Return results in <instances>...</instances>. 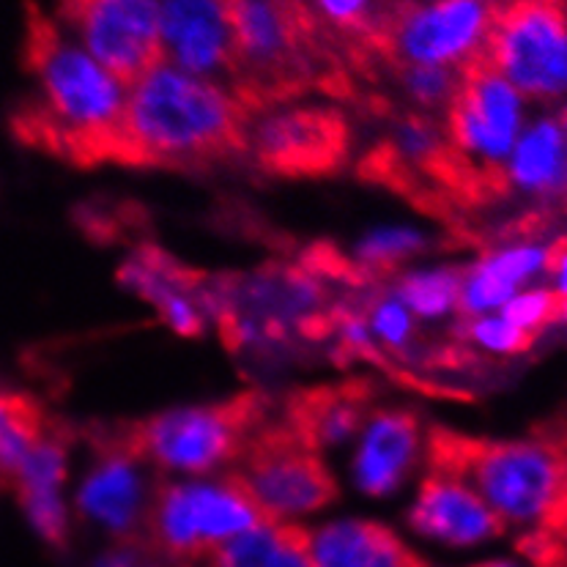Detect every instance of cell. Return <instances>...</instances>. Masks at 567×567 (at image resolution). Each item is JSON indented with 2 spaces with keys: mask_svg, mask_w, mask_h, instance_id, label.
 <instances>
[{
  "mask_svg": "<svg viewBox=\"0 0 567 567\" xmlns=\"http://www.w3.org/2000/svg\"><path fill=\"white\" fill-rule=\"evenodd\" d=\"M256 115L228 89L159 63L130 89L121 165L206 171L250 154Z\"/></svg>",
  "mask_w": 567,
  "mask_h": 567,
  "instance_id": "6da1fadb",
  "label": "cell"
},
{
  "mask_svg": "<svg viewBox=\"0 0 567 567\" xmlns=\"http://www.w3.org/2000/svg\"><path fill=\"white\" fill-rule=\"evenodd\" d=\"M25 58L42 91V102L17 121L25 141L80 167L121 165L126 96L118 80L66 42L37 6H28Z\"/></svg>",
  "mask_w": 567,
  "mask_h": 567,
  "instance_id": "7a4b0ae2",
  "label": "cell"
},
{
  "mask_svg": "<svg viewBox=\"0 0 567 567\" xmlns=\"http://www.w3.org/2000/svg\"><path fill=\"white\" fill-rule=\"evenodd\" d=\"M427 466L468 485L505 529H557L565 516L567 450L548 436L499 442L433 427Z\"/></svg>",
  "mask_w": 567,
  "mask_h": 567,
  "instance_id": "3957f363",
  "label": "cell"
},
{
  "mask_svg": "<svg viewBox=\"0 0 567 567\" xmlns=\"http://www.w3.org/2000/svg\"><path fill=\"white\" fill-rule=\"evenodd\" d=\"M271 398L264 390H241L212 406L176 409L115 427L110 436L135 461L148 458L171 472H214L245 453L266 425Z\"/></svg>",
  "mask_w": 567,
  "mask_h": 567,
  "instance_id": "277c9868",
  "label": "cell"
},
{
  "mask_svg": "<svg viewBox=\"0 0 567 567\" xmlns=\"http://www.w3.org/2000/svg\"><path fill=\"white\" fill-rule=\"evenodd\" d=\"M239 458L241 466L230 477L271 524H291L338 499V480L321 461V453L299 442L286 422H266Z\"/></svg>",
  "mask_w": 567,
  "mask_h": 567,
  "instance_id": "5b68a950",
  "label": "cell"
},
{
  "mask_svg": "<svg viewBox=\"0 0 567 567\" xmlns=\"http://www.w3.org/2000/svg\"><path fill=\"white\" fill-rule=\"evenodd\" d=\"M483 58L520 96L565 100L567 14L559 0H511L496 6Z\"/></svg>",
  "mask_w": 567,
  "mask_h": 567,
  "instance_id": "8992f818",
  "label": "cell"
},
{
  "mask_svg": "<svg viewBox=\"0 0 567 567\" xmlns=\"http://www.w3.org/2000/svg\"><path fill=\"white\" fill-rule=\"evenodd\" d=\"M260 520L266 518L230 474L217 483L162 485L148 513L154 543L176 559L212 554Z\"/></svg>",
  "mask_w": 567,
  "mask_h": 567,
  "instance_id": "52a82bcc",
  "label": "cell"
},
{
  "mask_svg": "<svg viewBox=\"0 0 567 567\" xmlns=\"http://www.w3.org/2000/svg\"><path fill=\"white\" fill-rule=\"evenodd\" d=\"M494 14V0H398L375 55L398 66H461L483 52Z\"/></svg>",
  "mask_w": 567,
  "mask_h": 567,
  "instance_id": "ba28073f",
  "label": "cell"
},
{
  "mask_svg": "<svg viewBox=\"0 0 567 567\" xmlns=\"http://www.w3.org/2000/svg\"><path fill=\"white\" fill-rule=\"evenodd\" d=\"M444 132L474 167L505 173L507 156L524 132V96L485 61L483 52L458 66Z\"/></svg>",
  "mask_w": 567,
  "mask_h": 567,
  "instance_id": "9c48e42d",
  "label": "cell"
},
{
  "mask_svg": "<svg viewBox=\"0 0 567 567\" xmlns=\"http://www.w3.org/2000/svg\"><path fill=\"white\" fill-rule=\"evenodd\" d=\"M351 121L329 104L277 107L258 115L250 132V156L277 178L334 176L349 162Z\"/></svg>",
  "mask_w": 567,
  "mask_h": 567,
  "instance_id": "30bf717a",
  "label": "cell"
},
{
  "mask_svg": "<svg viewBox=\"0 0 567 567\" xmlns=\"http://www.w3.org/2000/svg\"><path fill=\"white\" fill-rule=\"evenodd\" d=\"M61 11L89 55L126 89L165 63L156 0H61Z\"/></svg>",
  "mask_w": 567,
  "mask_h": 567,
  "instance_id": "8fae6325",
  "label": "cell"
},
{
  "mask_svg": "<svg viewBox=\"0 0 567 567\" xmlns=\"http://www.w3.org/2000/svg\"><path fill=\"white\" fill-rule=\"evenodd\" d=\"M159 33L165 63L193 78L234 89L236 42L225 0H162Z\"/></svg>",
  "mask_w": 567,
  "mask_h": 567,
  "instance_id": "7c38bea8",
  "label": "cell"
},
{
  "mask_svg": "<svg viewBox=\"0 0 567 567\" xmlns=\"http://www.w3.org/2000/svg\"><path fill=\"white\" fill-rule=\"evenodd\" d=\"M406 520L414 535L458 551L485 546L505 532L499 516L468 485L436 472L422 480Z\"/></svg>",
  "mask_w": 567,
  "mask_h": 567,
  "instance_id": "4fadbf2b",
  "label": "cell"
},
{
  "mask_svg": "<svg viewBox=\"0 0 567 567\" xmlns=\"http://www.w3.org/2000/svg\"><path fill=\"white\" fill-rule=\"evenodd\" d=\"M96 436L100 461L80 485L78 511L110 537L126 543L148 518L141 474L135 472V458L118 447L110 431H100Z\"/></svg>",
  "mask_w": 567,
  "mask_h": 567,
  "instance_id": "5bb4252c",
  "label": "cell"
},
{
  "mask_svg": "<svg viewBox=\"0 0 567 567\" xmlns=\"http://www.w3.org/2000/svg\"><path fill=\"white\" fill-rule=\"evenodd\" d=\"M312 567H427L390 526L370 518H334L305 529Z\"/></svg>",
  "mask_w": 567,
  "mask_h": 567,
  "instance_id": "9a60e30c",
  "label": "cell"
},
{
  "mask_svg": "<svg viewBox=\"0 0 567 567\" xmlns=\"http://www.w3.org/2000/svg\"><path fill=\"white\" fill-rule=\"evenodd\" d=\"M373 403V386L368 381L305 386L288 395L286 425L310 450L332 447L360 431L364 414Z\"/></svg>",
  "mask_w": 567,
  "mask_h": 567,
  "instance_id": "2e32d148",
  "label": "cell"
},
{
  "mask_svg": "<svg viewBox=\"0 0 567 567\" xmlns=\"http://www.w3.org/2000/svg\"><path fill=\"white\" fill-rule=\"evenodd\" d=\"M420 455V420L406 409L370 414L354 461V483L364 496H390L412 472Z\"/></svg>",
  "mask_w": 567,
  "mask_h": 567,
  "instance_id": "e0dca14e",
  "label": "cell"
},
{
  "mask_svg": "<svg viewBox=\"0 0 567 567\" xmlns=\"http://www.w3.org/2000/svg\"><path fill=\"white\" fill-rule=\"evenodd\" d=\"M507 187L540 200H567V135L559 118L526 126L505 165Z\"/></svg>",
  "mask_w": 567,
  "mask_h": 567,
  "instance_id": "ac0fdd59",
  "label": "cell"
},
{
  "mask_svg": "<svg viewBox=\"0 0 567 567\" xmlns=\"http://www.w3.org/2000/svg\"><path fill=\"white\" fill-rule=\"evenodd\" d=\"M44 439V412L37 401L0 392V477H14L25 455Z\"/></svg>",
  "mask_w": 567,
  "mask_h": 567,
  "instance_id": "d6986e66",
  "label": "cell"
},
{
  "mask_svg": "<svg viewBox=\"0 0 567 567\" xmlns=\"http://www.w3.org/2000/svg\"><path fill=\"white\" fill-rule=\"evenodd\" d=\"M288 526L260 520L252 529L230 537L208 557V567H277L282 546H286Z\"/></svg>",
  "mask_w": 567,
  "mask_h": 567,
  "instance_id": "ffe728a7",
  "label": "cell"
},
{
  "mask_svg": "<svg viewBox=\"0 0 567 567\" xmlns=\"http://www.w3.org/2000/svg\"><path fill=\"white\" fill-rule=\"evenodd\" d=\"M461 282L464 271L458 269H436V271H414L398 282V302L416 316L436 318L444 316L458 305Z\"/></svg>",
  "mask_w": 567,
  "mask_h": 567,
  "instance_id": "44dd1931",
  "label": "cell"
},
{
  "mask_svg": "<svg viewBox=\"0 0 567 567\" xmlns=\"http://www.w3.org/2000/svg\"><path fill=\"white\" fill-rule=\"evenodd\" d=\"M334 28L354 37L360 48L375 52L398 0H316Z\"/></svg>",
  "mask_w": 567,
  "mask_h": 567,
  "instance_id": "7402d4cb",
  "label": "cell"
},
{
  "mask_svg": "<svg viewBox=\"0 0 567 567\" xmlns=\"http://www.w3.org/2000/svg\"><path fill=\"white\" fill-rule=\"evenodd\" d=\"M66 480V444L61 439L44 436L31 453L25 455L14 474L20 502L42 499V496H61Z\"/></svg>",
  "mask_w": 567,
  "mask_h": 567,
  "instance_id": "603a6c76",
  "label": "cell"
},
{
  "mask_svg": "<svg viewBox=\"0 0 567 567\" xmlns=\"http://www.w3.org/2000/svg\"><path fill=\"white\" fill-rule=\"evenodd\" d=\"M425 247V239L414 230H379V234L368 236L360 247H357L354 260L370 280H381L386 275H395L406 258L416 256Z\"/></svg>",
  "mask_w": 567,
  "mask_h": 567,
  "instance_id": "cb8c5ba5",
  "label": "cell"
},
{
  "mask_svg": "<svg viewBox=\"0 0 567 567\" xmlns=\"http://www.w3.org/2000/svg\"><path fill=\"white\" fill-rule=\"evenodd\" d=\"M403 85H406L409 96L427 107H447L458 85V66H420V63H403L398 66Z\"/></svg>",
  "mask_w": 567,
  "mask_h": 567,
  "instance_id": "d4e9b609",
  "label": "cell"
},
{
  "mask_svg": "<svg viewBox=\"0 0 567 567\" xmlns=\"http://www.w3.org/2000/svg\"><path fill=\"white\" fill-rule=\"evenodd\" d=\"M559 299L554 297L551 288H529V291H518L511 302L502 308L499 316L505 321L516 323V327L526 329V332L537 334L546 329L548 323L557 321Z\"/></svg>",
  "mask_w": 567,
  "mask_h": 567,
  "instance_id": "484cf974",
  "label": "cell"
},
{
  "mask_svg": "<svg viewBox=\"0 0 567 567\" xmlns=\"http://www.w3.org/2000/svg\"><path fill=\"white\" fill-rule=\"evenodd\" d=\"M468 340L485 346L488 351H496V354H524V351L532 349L537 334L526 332V329L516 327V323L505 321L502 316L496 318H477L466 327Z\"/></svg>",
  "mask_w": 567,
  "mask_h": 567,
  "instance_id": "4316f807",
  "label": "cell"
},
{
  "mask_svg": "<svg viewBox=\"0 0 567 567\" xmlns=\"http://www.w3.org/2000/svg\"><path fill=\"white\" fill-rule=\"evenodd\" d=\"M370 327L379 334L381 343L392 349H403L412 338V318L398 299H379L370 305Z\"/></svg>",
  "mask_w": 567,
  "mask_h": 567,
  "instance_id": "83f0119b",
  "label": "cell"
},
{
  "mask_svg": "<svg viewBox=\"0 0 567 567\" xmlns=\"http://www.w3.org/2000/svg\"><path fill=\"white\" fill-rule=\"evenodd\" d=\"M89 567H148V559L143 557L141 548L130 546V543H118V546L107 548L100 557L91 559Z\"/></svg>",
  "mask_w": 567,
  "mask_h": 567,
  "instance_id": "f1b7e54d",
  "label": "cell"
},
{
  "mask_svg": "<svg viewBox=\"0 0 567 567\" xmlns=\"http://www.w3.org/2000/svg\"><path fill=\"white\" fill-rule=\"evenodd\" d=\"M277 567H312L308 546H305V526H288L286 546H282Z\"/></svg>",
  "mask_w": 567,
  "mask_h": 567,
  "instance_id": "f546056e",
  "label": "cell"
},
{
  "mask_svg": "<svg viewBox=\"0 0 567 567\" xmlns=\"http://www.w3.org/2000/svg\"><path fill=\"white\" fill-rule=\"evenodd\" d=\"M546 271L551 275L554 297L567 299V239H559L557 245H551L548 252V266Z\"/></svg>",
  "mask_w": 567,
  "mask_h": 567,
  "instance_id": "4dcf8cb0",
  "label": "cell"
},
{
  "mask_svg": "<svg viewBox=\"0 0 567 567\" xmlns=\"http://www.w3.org/2000/svg\"><path fill=\"white\" fill-rule=\"evenodd\" d=\"M466 567H529V565L520 563L516 557H494V559H483V563H474Z\"/></svg>",
  "mask_w": 567,
  "mask_h": 567,
  "instance_id": "1f68e13d",
  "label": "cell"
},
{
  "mask_svg": "<svg viewBox=\"0 0 567 567\" xmlns=\"http://www.w3.org/2000/svg\"><path fill=\"white\" fill-rule=\"evenodd\" d=\"M559 124H563V130H565V135H567V110L563 113V118H559Z\"/></svg>",
  "mask_w": 567,
  "mask_h": 567,
  "instance_id": "d6a6232c",
  "label": "cell"
},
{
  "mask_svg": "<svg viewBox=\"0 0 567 567\" xmlns=\"http://www.w3.org/2000/svg\"><path fill=\"white\" fill-rule=\"evenodd\" d=\"M567 520V491H565V516H563V520H559V524H565Z\"/></svg>",
  "mask_w": 567,
  "mask_h": 567,
  "instance_id": "836d02e7",
  "label": "cell"
}]
</instances>
